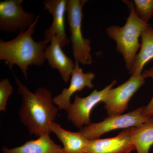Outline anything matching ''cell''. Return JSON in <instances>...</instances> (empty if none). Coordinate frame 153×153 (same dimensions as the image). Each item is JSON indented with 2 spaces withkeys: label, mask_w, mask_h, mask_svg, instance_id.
I'll return each mask as SVG.
<instances>
[{
  "label": "cell",
  "mask_w": 153,
  "mask_h": 153,
  "mask_svg": "<svg viewBox=\"0 0 153 153\" xmlns=\"http://www.w3.org/2000/svg\"><path fill=\"white\" fill-rule=\"evenodd\" d=\"M18 92L22 103L19 110V117L30 133L39 137L50 134V126L57 117L59 108L53 102L51 91L39 87L34 93L15 76Z\"/></svg>",
  "instance_id": "6da1fadb"
},
{
  "label": "cell",
  "mask_w": 153,
  "mask_h": 153,
  "mask_svg": "<svg viewBox=\"0 0 153 153\" xmlns=\"http://www.w3.org/2000/svg\"><path fill=\"white\" fill-rule=\"evenodd\" d=\"M40 16L25 32L8 41L0 40V60L6 61L10 70L16 65L27 79L28 67L41 66L46 60L45 49L47 44L44 40L36 42L32 38Z\"/></svg>",
  "instance_id": "7a4b0ae2"
},
{
  "label": "cell",
  "mask_w": 153,
  "mask_h": 153,
  "mask_svg": "<svg viewBox=\"0 0 153 153\" xmlns=\"http://www.w3.org/2000/svg\"><path fill=\"white\" fill-rule=\"evenodd\" d=\"M123 1L129 11L125 25L121 27L116 25L108 27L106 33L110 39L115 41L117 50L123 55L126 68L130 71L140 48V37L143 30L149 25L143 22L138 16L133 2L127 0Z\"/></svg>",
  "instance_id": "3957f363"
},
{
  "label": "cell",
  "mask_w": 153,
  "mask_h": 153,
  "mask_svg": "<svg viewBox=\"0 0 153 153\" xmlns=\"http://www.w3.org/2000/svg\"><path fill=\"white\" fill-rule=\"evenodd\" d=\"M87 0H68L67 21L70 33V41L75 62L82 65H90L92 62L90 54L91 41L84 38L82 32V8Z\"/></svg>",
  "instance_id": "277c9868"
},
{
  "label": "cell",
  "mask_w": 153,
  "mask_h": 153,
  "mask_svg": "<svg viewBox=\"0 0 153 153\" xmlns=\"http://www.w3.org/2000/svg\"><path fill=\"white\" fill-rule=\"evenodd\" d=\"M143 111L142 106L125 114L108 116L100 122L85 126L79 132L88 140L96 139L114 130L136 127L153 120V118L145 116Z\"/></svg>",
  "instance_id": "5b68a950"
},
{
  "label": "cell",
  "mask_w": 153,
  "mask_h": 153,
  "mask_svg": "<svg viewBox=\"0 0 153 153\" xmlns=\"http://www.w3.org/2000/svg\"><path fill=\"white\" fill-rule=\"evenodd\" d=\"M23 0L0 2V31L19 33L26 31L35 21V15L24 11Z\"/></svg>",
  "instance_id": "8992f818"
},
{
  "label": "cell",
  "mask_w": 153,
  "mask_h": 153,
  "mask_svg": "<svg viewBox=\"0 0 153 153\" xmlns=\"http://www.w3.org/2000/svg\"><path fill=\"white\" fill-rule=\"evenodd\" d=\"M116 83V80H114L102 90L94 89L85 97H80L76 94L74 102L66 111L68 121L78 128L81 129L83 126L90 125L91 123L90 114L91 111L97 105L104 102L108 92Z\"/></svg>",
  "instance_id": "52a82bcc"
},
{
  "label": "cell",
  "mask_w": 153,
  "mask_h": 153,
  "mask_svg": "<svg viewBox=\"0 0 153 153\" xmlns=\"http://www.w3.org/2000/svg\"><path fill=\"white\" fill-rule=\"evenodd\" d=\"M143 74L131 75L126 82L108 92L103 102L108 116L123 114L133 95L145 83Z\"/></svg>",
  "instance_id": "ba28073f"
},
{
  "label": "cell",
  "mask_w": 153,
  "mask_h": 153,
  "mask_svg": "<svg viewBox=\"0 0 153 153\" xmlns=\"http://www.w3.org/2000/svg\"><path fill=\"white\" fill-rule=\"evenodd\" d=\"M68 0H46L43 2L44 10H47L52 15L53 21L51 27L44 31V41L47 44L52 37H58L62 48L70 43L65 31V15Z\"/></svg>",
  "instance_id": "9c48e42d"
},
{
  "label": "cell",
  "mask_w": 153,
  "mask_h": 153,
  "mask_svg": "<svg viewBox=\"0 0 153 153\" xmlns=\"http://www.w3.org/2000/svg\"><path fill=\"white\" fill-rule=\"evenodd\" d=\"M75 63L69 86L64 88L61 93L53 97V102L59 109L67 111L69 108L71 104V96L75 92L81 91L85 87L91 89L94 87L92 81L95 78V74L91 72L84 73L79 67V63Z\"/></svg>",
  "instance_id": "30bf717a"
},
{
  "label": "cell",
  "mask_w": 153,
  "mask_h": 153,
  "mask_svg": "<svg viewBox=\"0 0 153 153\" xmlns=\"http://www.w3.org/2000/svg\"><path fill=\"white\" fill-rule=\"evenodd\" d=\"M134 150L129 128L114 137L89 140L85 153H129Z\"/></svg>",
  "instance_id": "8fae6325"
},
{
  "label": "cell",
  "mask_w": 153,
  "mask_h": 153,
  "mask_svg": "<svg viewBox=\"0 0 153 153\" xmlns=\"http://www.w3.org/2000/svg\"><path fill=\"white\" fill-rule=\"evenodd\" d=\"M50 42V45L45 49L46 60L51 68L58 70L63 81L68 82L75 67V62L63 52L57 36L52 37Z\"/></svg>",
  "instance_id": "7c38bea8"
},
{
  "label": "cell",
  "mask_w": 153,
  "mask_h": 153,
  "mask_svg": "<svg viewBox=\"0 0 153 153\" xmlns=\"http://www.w3.org/2000/svg\"><path fill=\"white\" fill-rule=\"evenodd\" d=\"M50 132L54 133L63 144L64 153L85 152L89 140L79 132L66 130L60 125L53 122L50 126Z\"/></svg>",
  "instance_id": "4fadbf2b"
},
{
  "label": "cell",
  "mask_w": 153,
  "mask_h": 153,
  "mask_svg": "<svg viewBox=\"0 0 153 153\" xmlns=\"http://www.w3.org/2000/svg\"><path fill=\"white\" fill-rule=\"evenodd\" d=\"M2 151L4 153H64L62 146L51 139L49 134L29 141L18 147L8 149L4 147Z\"/></svg>",
  "instance_id": "5bb4252c"
},
{
  "label": "cell",
  "mask_w": 153,
  "mask_h": 153,
  "mask_svg": "<svg viewBox=\"0 0 153 153\" xmlns=\"http://www.w3.org/2000/svg\"><path fill=\"white\" fill-rule=\"evenodd\" d=\"M141 44L129 74L131 75L142 74L143 68L150 60L153 59V28L149 25L141 34Z\"/></svg>",
  "instance_id": "9a60e30c"
},
{
  "label": "cell",
  "mask_w": 153,
  "mask_h": 153,
  "mask_svg": "<svg viewBox=\"0 0 153 153\" xmlns=\"http://www.w3.org/2000/svg\"><path fill=\"white\" fill-rule=\"evenodd\" d=\"M131 136L137 153H149L153 146V120L131 128Z\"/></svg>",
  "instance_id": "2e32d148"
},
{
  "label": "cell",
  "mask_w": 153,
  "mask_h": 153,
  "mask_svg": "<svg viewBox=\"0 0 153 153\" xmlns=\"http://www.w3.org/2000/svg\"><path fill=\"white\" fill-rule=\"evenodd\" d=\"M133 3L138 16L148 24L153 16V0H134Z\"/></svg>",
  "instance_id": "e0dca14e"
},
{
  "label": "cell",
  "mask_w": 153,
  "mask_h": 153,
  "mask_svg": "<svg viewBox=\"0 0 153 153\" xmlns=\"http://www.w3.org/2000/svg\"><path fill=\"white\" fill-rule=\"evenodd\" d=\"M13 88L10 80L4 78L0 81V111L7 110V104L9 97L13 93Z\"/></svg>",
  "instance_id": "ac0fdd59"
},
{
  "label": "cell",
  "mask_w": 153,
  "mask_h": 153,
  "mask_svg": "<svg viewBox=\"0 0 153 153\" xmlns=\"http://www.w3.org/2000/svg\"><path fill=\"white\" fill-rule=\"evenodd\" d=\"M145 79L151 78L153 79V67L145 70L142 73ZM143 114L146 116L153 118V97L146 106H143Z\"/></svg>",
  "instance_id": "d6986e66"
},
{
  "label": "cell",
  "mask_w": 153,
  "mask_h": 153,
  "mask_svg": "<svg viewBox=\"0 0 153 153\" xmlns=\"http://www.w3.org/2000/svg\"></svg>",
  "instance_id": "ffe728a7"
}]
</instances>
